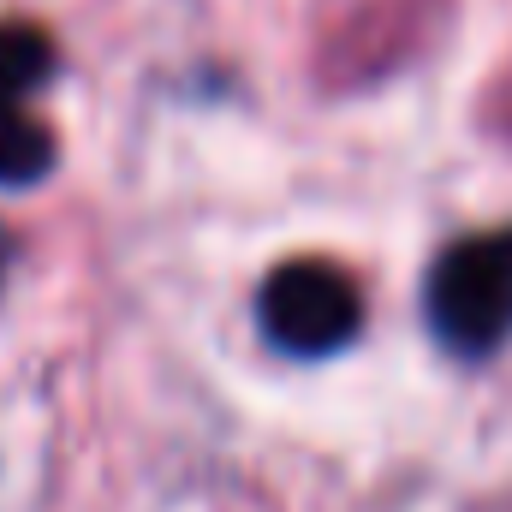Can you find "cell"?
Wrapping results in <instances>:
<instances>
[{"mask_svg": "<svg viewBox=\"0 0 512 512\" xmlns=\"http://www.w3.org/2000/svg\"><path fill=\"white\" fill-rule=\"evenodd\" d=\"M48 78H54V36L42 24H24V18L0 24V96L24 102Z\"/></svg>", "mask_w": 512, "mask_h": 512, "instance_id": "277c9868", "label": "cell"}, {"mask_svg": "<svg viewBox=\"0 0 512 512\" xmlns=\"http://www.w3.org/2000/svg\"><path fill=\"white\" fill-rule=\"evenodd\" d=\"M54 167V131L18 96H0V185H36Z\"/></svg>", "mask_w": 512, "mask_h": 512, "instance_id": "3957f363", "label": "cell"}, {"mask_svg": "<svg viewBox=\"0 0 512 512\" xmlns=\"http://www.w3.org/2000/svg\"><path fill=\"white\" fill-rule=\"evenodd\" d=\"M364 328V304L346 268L298 256L280 262L262 286V334L292 358H328Z\"/></svg>", "mask_w": 512, "mask_h": 512, "instance_id": "7a4b0ae2", "label": "cell"}, {"mask_svg": "<svg viewBox=\"0 0 512 512\" xmlns=\"http://www.w3.org/2000/svg\"><path fill=\"white\" fill-rule=\"evenodd\" d=\"M429 322L441 346L483 358L512 340V227L477 233L435 262L429 274Z\"/></svg>", "mask_w": 512, "mask_h": 512, "instance_id": "6da1fadb", "label": "cell"}]
</instances>
